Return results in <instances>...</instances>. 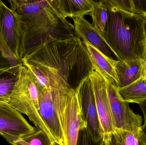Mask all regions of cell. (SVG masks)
<instances>
[{
    "mask_svg": "<svg viewBox=\"0 0 146 145\" xmlns=\"http://www.w3.org/2000/svg\"><path fill=\"white\" fill-rule=\"evenodd\" d=\"M41 72L48 86L76 90L93 71L86 46L77 37L52 39L23 58Z\"/></svg>",
    "mask_w": 146,
    "mask_h": 145,
    "instance_id": "1",
    "label": "cell"
},
{
    "mask_svg": "<svg viewBox=\"0 0 146 145\" xmlns=\"http://www.w3.org/2000/svg\"><path fill=\"white\" fill-rule=\"evenodd\" d=\"M8 2L11 9L19 15L23 24L21 59L50 39H65L75 36L74 25L63 18L53 1L9 0Z\"/></svg>",
    "mask_w": 146,
    "mask_h": 145,
    "instance_id": "2",
    "label": "cell"
},
{
    "mask_svg": "<svg viewBox=\"0 0 146 145\" xmlns=\"http://www.w3.org/2000/svg\"><path fill=\"white\" fill-rule=\"evenodd\" d=\"M108 18L102 36L117 60L142 59L146 54V17L108 9Z\"/></svg>",
    "mask_w": 146,
    "mask_h": 145,
    "instance_id": "3",
    "label": "cell"
},
{
    "mask_svg": "<svg viewBox=\"0 0 146 145\" xmlns=\"http://www.w3.org/2000/svg\"><path fill=\"white\" fill-rule=\"evenodd\" d=\"M40 93L27 68L21 64L19 67V79L5 103L21 114L26 115L38 129L45 132L55 141L39 114Z\"/></svg>",
    "mask_w": 146,
    "mask_h": 145,
    "instance_id": "4",
    "label": "cell"
},
{
    "mask_svg": "<svg viewBox=\"0 0 146 145\" xmlns=\"http://www.w3.org/2000/svg\"><path fill=\"white\" fill-rule=\"evenodd\" d=\"M75 90L48 86L39 95V113L55 141L64 145L63 120L69 97Z\"/></svg>",
    "mask_w": 146,
    "mask_h": 145,
    "instance_id": "5",
    "label": "cell"
},
{
    "mask_svg": "<svg viewBox=\"0 0 146 145\" xmlns=\"http://www.w3.org/2000/svg\"><path fill=\"white\" fill-rule=\"evenodd\" d=\"M106 82L115 130H124L134 133H141L143 122L142 117L135 113L129 107V103L121 99L115 85Z\"/></svg>",
    "mask_w": 146,
    "mask_h": 145,
    "instance_id": "6",
    "label": "cell"
},
{
    "mask_svg": "<svg viewBox=\"0 0 146 145\" xmlns=\"http://www.w3.org/2000/svg\"><path fill=\"white\" fill-rule=\"evenodd\" d=\"M76 91L84 124L95 141L101 140L103 134L89 77L81 83Z\"/></svg>",
    "mask_w": 146,
    "mask_h": 145,
    "instance_id": "7",
    "label": "cell"
},
{
    "mask_svg": "<svg viewBox=\"0 0 146 145\" xmlns=\"http://www.w3.org/2000/svg\"><path fill=\"white\" fill-rule=\"evenodd\" d=\"M0 31L12 52L20 58L24 27L19 15L0 0Z\"/></svg>",
    "mask_w": 146,
    "mask_h": 145,
    "instance_id": "8",
    "label": "cell"
},
{
    "mask_svg": "<svg viewBox=\"0 0 146 145\" xmlns=\"http://www.w3.org/2000/svg\"><path fill=\"white\" fill-rule=\"evenodd\" d=\"M92 85L95 103L103 135L115 131L113 126L105 79L94 70L89 76Z\"/></svg>",
    "mask_w": 146,
    "mask_h": 145,
    "instance_id": "9",
    "label": "cell"
},
{
    "mask_svg": "<svg viewBox=\"0 0 146 145\" xmlns=\"http://www.w3.org/2000/svg\"><path fill=\"white\" fill-rule=\"evenodd\" d=\"M36 131L21 113L7 103L0 101V134H4L17 139Z\"/></svg>",
    "mask_w": 146,
    "mask_h": 145,
    "instance_id": "10",
    "label": "cell"
},
{
    "mask_svg": "<svg viewBox=\"0 0 146 145\" xmlns=\"http://www.w3.org/2000/svg\"><path fill=\"white\" fill-rule=\"evenodd\" d=\"M86 127L82 119L76 90L71 94L65 109L63 120L64 145H76L79 131Z\"/></svg>",
    "mask_w": 146,
    "mask_h": 145,
    "instance_id": "11",
    "label": "cell"
},
{
    "mask_svg": "<svg viewBox=\"0 0 146 145\" xmlns=\"http://www.w3.org/2000/svg\"><path fill=\"white\" fill-rule=\"evenodd\" d=\"M72 18L76 36L84 42L88 43L108 57L113 58L112 56L115 55L112 50L100 32L92 24L83 17Z\"/></svg>",
    "mask_w": 146,
    "mask_h": 145,
    "instance_id": "12",
    "label": "cell"
},
{
    "mask_svg": "<svg viewBox=\"0 0 146 145\" xmlns=\"http://www.w3.org/2000/svg\"><path fill=\"white\" fill-rule=\"evenodd\" d=\"M84 43L86 46L94 70L100 74L106 81L115 85L117 88L118 80L115 71L117 60L106 56L88 43Z\"/></svg>",
    "mask_w": 146,
    "mask_h": 145,
    "instance_id": "13",
    "label": "cell"
},
{
    "mask_svg": "<svg viewBox=\"0 0 146 145\" xmlns=\"http://www.w3.org/2000/svg\"><path fill=\"white\" fill-rule=\"evenodd\" d=\"M143 63L142 59L117 60L115 66L117 89L127 87L141 77Z\"/></svg>",
    "mask_w": 146,
    "mask_h": 145,
    "instance_id": "14",
    "label": "cell"
},
{
    "mask_svg": "<svg viewBox=\"0 0 146 145\" xmlns=\"http://www.w3.org/2000/svg\"><path fill=\"white\" fill-rule=\"evenodd\" d=\"M53 3L64 18H77L89 14L93 8V0H53Z\"/></svg>",
    "mask_w": 146,
    "mask_h": 145,
    "instance_id": "15",
    "label": "cell"
},
{
    "mask_svg": "<svg viewBox=\"0 0 146 145\" xmlns=\"http://www.w3.org/2000/svg\"><path fill=\"white\" fill-rule=\"evenodd\" d=\"M104 145H144L146 139L141 131L134 133L124 130H116L103 135Z\"/></svg>",
    "mask_w": 146,
    "mask_h": 145,
    "instance_id": "16",
    "label": "cell"
},
{
    "mask_svg": "<svg viewBox=\"0 0 146 145\" xmlns=\"http://www.w3.org/2000/svg\"><path fill=\"white\" fill-rule=\"evenodd\" d=\"M117 92L121 99L128 103L144 102L146 100V78L141 77L127 87L118 89Z\"/></svg>",
    "mask_w": 146,
    "mask_h": 145,
    "instance_id": "17",
    "label": "cell"
},
{
    "mask_svg": "<svg viewBox=\"0 0 146 145\" xmlns=\"http://www.w3.org/2000/svg\"><path fill=\"white\" fill-rule=\"evenodd\" d=\"M19 74V68H0V101L5 102L10 96Z\"/></svg>",
    "mask_w": 146,
    "mask_h": 145,
    "instance_id": "18",
    "label": "cell"
},
{
    "mask_svg": "<svg viewBox=\"0 0 146 145\" xmlns=\"http://www.w3.org/2000/svg\"><path fill=\"white\" fill-rule=\"evenodd\" d=\"M88 15L92 17L93 25L101 34H103L105 30L108 18V9L103 0L94 1L93 8Z\"/></svg>",
    "mask_w": 146,
    "mask_h": 145,
    "instance_id": "19",
    "label": "cell"
},
{
    "mask_svg": "<svg viewBox=\"0 0 146 145\" xmlns=\"http://www.w3.org/2000/svg\"><path fill=\"white\" fill-rule=\"evenodd\" d=\"M54 142L41 129L30 135L17 139L15 140L13 145H48Z\"/></svg>",
    "mask_w": 146,
    "mask_h": 145,
    "instance_id": "20",
    "label": "cell"
},
{
    "mask_svg": "<svg viewBox=\"0 0 146 145\" xmlns=\"http://www.w3.org/2000/svg\"><path fill=\"white\" fill-rule=\"evenodd\" d=\"M21 63L27 68L38 90L41 93L48 86V81L46 77L41 72L33 66L24 60H21Z\"/></svg>",
    "mask_w": 146,
    "mask_h": 145,
    "instance_id": "21",
    "label": "cell"
},
{
    "mask_svg": "<svg viewBox=\"0 0 146 145\" xmlns=\"http://www.w3.org/2000/svg\"><path fill=\"white\" fill-rule=\"evenodd\" d=\"M76 145H104L103 139L96 141L93 138L86 127H83L79 131Z\"/></svg>",
    "mask_w": 146,
    "mask_h": 145,
    "instance_id": "22",
    "label": "cell"
},
{
    "mask_svg": "<svg viewBox=\"0 0 146 145\" xmlns=\"http://www.w3.org/2000/svg\"><path fill=\"white\" fill-rule=\"evenodd\" d=\"M13 58V55L11 53L1 48L0 38V68L12 67L10 65V64Z\"/></svg>",
    "mask_w": 146,
    "mask_h": 145,
    "instance_id": "23",
    "label": "cell"
},
{
    "mask_svg": "<svg viewBox=\"0 0 146 145\" xmlns=\"http://www.w3.org/2000/svg\"><path fill=\"white\" fill-rule=\"evenodd\" d=\"M133 13L146 17V1L133 0Z\"/></svg>",
    "mask_w": 146,
    "mask_h": 145,
    "instance_id": "24",
    "label": "cell"
},
{
    "mask_svg": "<svg viewBox=\"0 0 146 145\" xmlns=\"http://www.w3.org/2000/svg\"><path fill=\"white\" fill-rule=\"evenodd\" d=\"M143 114H144V117H145V123H146V100L144 102L139 104Z\"/></svg>",
    "mask_w": 146,
    "mask_h": 145,
    "instance_id": "25",
    "label": "cell"
},
{
    "mask_svg": "<svg viewBox=\"0 0 146 145\" xmlns=\"http://www.w3.org/2000/svg\"><path fill=\"white\" fill-rule=\"evenodd\" d=\"M141 77L143 78H146V54L145 58L144 60Z\"/></svg>",
    "mask_w": 146,
    "mask_h": 145,
    "instance_id": "26",
    "label": "cell"
},
{
    "mask_svg": "<svg viewBox=\"0 0 146 145\" xmlns=\"http://www.w3.org/2000/svg\"><path fill=\"white\" fill-rule=\"evenodd\" d=\"M141 131L144 134L146 139V123H144V125H142L141 128Z\"/></svg>",
    "mask_w": 146,
    "mask_h": 145,
    "instance_id": "27",
    "label": "cell"
},
{
    "mask_svg": "<svg viewBox=\"0 0 146 145\" xmlns=\"http://www.w3.org/2000/svg\"><path fill=\"white\" fill-rule=\"evenodd\" d=\"M48 145H61L59 143H57V142H56V141H54V142H52L51 144H50Z\"/></svg>",
    "mask_w": 146,
    "mask_h": 145,
    "instance_id": "28",
    "label": "cell"
},
{
    "mask_svg": "<svg viewBox=\"0 0 146 145\" xmlns=\"http://www.w3.org/2000/svg\"><path fill=\"white\" fill-rule=\"evenodd\" d=\"M144 145H146V144H145Z\"/></svg>",
    "mask_w": 146,
    "mask_h": 145,
    "instance_id": "29",
    "label": "cell"
}]
</instances>
